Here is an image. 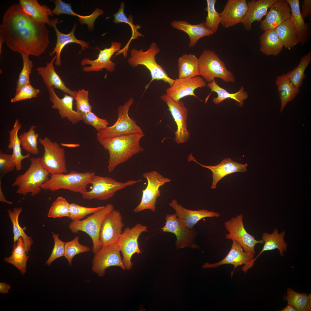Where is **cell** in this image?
Wrapping results in <instances>:
<instances>
[{
    "label": "cell",
    "mask_w": 311,
    "mask_h": 311,
    "mask_svg": "<svg viewBox=\"0 0 311 311\" xmlns=\"http://www.w3.org/2000/svg\"><path fill=\"white\" fill-rule=\"evenodd\" d=\"M45 24L35 21L26 14L19 3L14 4L4 13L0 32L11 50L38 57L50 43V32Z\"/></svg>",
    "instance_id": "cell-1"
},
{
    "label": "cell",
    "mask_w": 311,
    "mask_h": 311,
    "mask_svg": "<svg viewBox=\"0 0 311 311\" xmlns=\"http://www.w3.org/2000/svg\"><path fill=\"white\" fill-rule=\"evenodd\" d=\"M144 136L142 132L124 133L97 139L99 143L109 152L107 170L111 173L119 165L134 155L143 150L139 144Z\"/></svg>",
    "instance_id": "cell-2"
},
{
    "label": "cell",
    "mask_w": 311,
    "mask_h": 311,
    "mask_svg": "<svg viewBox=\"0 0 311 311\" xmlns=\"http://www.w3.org/2000/svg\"><path fill=\"white\" fill-rule=\"evenodd\" d=\"M160 52L157 44L153 42L148 49L145 51L142 49H132L130 56L128 59L129 64L132 67L139 65L145 66L150 71L151 79L145 87L148 88L153 80H162L169 84L170 86L173 84L175 80L168 76L165 69L156 62L155 56Z\"/></svg>",
    "instance_id": "cell-3"
},
{
    "label": "cell",
    "mask_w": 311,
    "mask_h": 311,
    "mask_svg": "<svg viewBox=\"0 0 311 311\" xmlns=\"http://www.w3.org/2000/svg\"><path fill=\"white\" fill-rule=\"evenodd\" d=\"M30 159L31 164L28 169L18 176L11 185L18 187L17 194L25 196L30 193L33 196L41 192V186L49 179L50 175L41 164L40 158L32 157Z\"/></svg>",
    "instance_id": "cell-4"
},
{
    "label": "cell",
    "mask_w": 311,
    "mask_h": 311,
    "mask_svg": "<svg viewBox=\"0 0 311 311\" xmlns=\"http://www.w3.org/2000/svg\"><path fill=\"white\" fill-rule=\"evenodd\" d=\"M95 175L94 172H81L73 170L66 174H52L41 187L42 189L52 191L65 189L82 194L87 191L88 185L91 183Z\"/></svg>",
    "instance_id": "cell-5"
},
{
    "label": "cell",
    "mask_w": 311,
    "mask_h": 311,
    "mask_svg": "<svg viewBox=\"0 0 311 311\" xmlns=\"http://www.w3.org/2000/svg\"><path fill=\"white\" fill-rule=\"evenodd\" d=\"M113 205L108 203L100 210L92 214L86 219L72 221L69 227L74 233L81 231L87 234L93 242L92 251L94 254L98 252L102 247L100 240V234L103 221L113 210Z\"/></svg>",
    "instance_id": "cell-6"
},
{
    "label": "cell",
    "mask_w": 311,
    "mask_h": 311,
    "mask_svg": "<svg viewBox=\"0 0 311 311\" xmlns=\"http://www.w3.org/2000/svg\"><path fill=\"white\" fill-rule=\"evenodd\" d=\"M198 58L200 75L207 82H211L216 78L225 82L235 81L233 73L214 51L205 49Z\"/></svg>",
    "instance_id": "cell-7"
},
{
    "label": "cell",
    "mask_w": 311,
    "mask_h": 311,
    "mask_svg": "<svg viewBox=\"0 0 311 311\" xmlns=\"http://www.w3.org/2000/svg\"><path fill=\"white\" fill-rule=\"evenodd\" d=\"M141 181L130 180L125 182H118L110 177L95 175L90 183L92 185V189L82 194V198L88 200H106L113 197L118 191L133 185Z\"/></svg>",
    "instance_id": "cell-8"
},
{
    "label": "cell",
    "mask_w": 311,
    "mask_h": 311,
    "mask_svg": "<svg viewBox=\"0 0 311 311\" xmlns=\"http://www.w3.org/2000/svg\"><path fill=\"white\" fill-rule=\"evenodd\" d=\"M38 141L44 149L43 156L40 158L44 168L50 175L67 173L64 149L48 137L39 138Z\"/></svg>",
    "instance_id": "cell-9"
},
{
    "label": "cell",
    "mask_w": 311,
    "mask_h": 311,
    "mask_svg": "<svg viewBox=\"0 0 311 311\" xmlns=\"http://www.w3.org/2000/svg\"><path fill=\"white\" fill-rule=\"evenodd\" d=\"M148 231L147 226L137 223L131 228L129 227L126 228L118 238L117 243L122 253L126 270L129 271L132 268V255L142 253L139 248L138 238L143 232Z\"/></svg>",
    "instance_id": "cell-10"
},
{
    "label": "cell",
    "mask_w": 311,
    "mask_h": 311,
    "mask_svg": "<svg viewBox=\"0 0 311 311\" xmlns=\"http://www.w3.org/2000/svg\"><path fill=\"white\" fill-rule=\"evenodd\" d=\"M147 180L146 188L142 190V195L140 203L133 210L137 213L148 209L155 212L158 198L160 196V188L171 179L164 177L156 171H152L143 174Z\"/></svg>",
    "instance_id": "cell-11"
},
{
    "label": "cell",
    "mask_w": 311,
    "mask_h": 311,
    "mask_svg": "<svg viewBox=\"0 0 311 311\" xmlns=\"http://www.w3.org/2000/svg\"><path fill=\"white\" fill-rule=\"evenodd\" d=\"M120 253L117 242L103 246L94 254L92 261V270L98 276L102 277L105 275L106 270L110 267L118 266L124 271L126 270Z\"/></svg>",
    "instance_id": "cell-12"
},
{
    "label": "cell",
    "mask_w": 311,
    "mask_h": 311,
    "mask_svg": "<svg viewBox=\"0 0 311 311\" xmlns=\"http://www.w3.org/2000/svg\"><path fill=\"white\" fill-rule=\"evenodd\" d=\"M243 219V215L240 214L224 222L225 227L229 233L225 235V238L236 241L244 251L255 254L256 244H263V241L255 239L253 236L248 233L244 228Z\"/></svg>",
    "instance_id": "cell-13"
},
{
    "label": "cell",
    "mask_w": 311,
    "mask_h": 311,
    "mask_svg": "<svg viewBox=\"0 0 311 311\" xmlns=\"http://www.w3.org/2000/svg\"><path fill=\"white\" fill-rule=\"evenodd\" d=\"M133 102V99L130 98L124 105L118 107L117 121L112 126L97 131V139L124 133L143 132L136 122L128 115L129 109Z\"/></svg>",
    "instance_id": "cell-14"
},
{
    "label": "cell",
    "mask_w": 311,
    "mask_h": 311,
    "mask_svg": "<svg viewBox=\"0 0 311 311\" xmlns=\"http://www.w3.org/2000/svg\"><path fill=\"white\" fill-rule=\"evenodd\" d=\"M165 219V225L161 229L164 232L172 233L175 235L176 237L175 244L177 249L199 248L195 242L197 235L195 229L188 228L182 225L175 213L167 214Z\"/></svg>",
    "instance_id": "cell-15"
},
{
    "label": "cell",
    "mask_w": 311,
    "mask_h": 311,
    "mask_svg": "<svg viewBox=\"0 0 311 311\" xmlns=\"http://www.w3.org/2000/svg\"><path fill=\"white\" fill-rule=\"evenodd\" d=\"M161 100L165 102L168 107L173 118L177 125L175 132L174 141L177 143L186 142L190 137V133L187 128V119L188 110L181 100L177 101L164 94L160 96Z\"/></svg>",
    "instance_id": "cell-16"
},
{
    "label": "cell",
    "mask_w": 311,
    "mask_h": 311,
    "mask_svg": "<svg viewBox=\"0 0 311 311\" xmlns=\"http://www.w3.org/2000/svg\"><path fill=\"white\" fill-rule=\"evenodd\" d=\"M122 44L120 42L113 41L111 46L103 50H100L98 58L91 60L88 58L84 59L81 61V65L84 66L89 65V66H84L82 70L86 72L99 71L105 69L109 72H113L115 69V63L112 62L111 58L113 54L120 50Z\"/></svg>",
    "instance_id": "cell-17"
},
{
    "label": "cell",
    "mask_w": 311,
    "mask_h": 311,
    "mask_svg": "<svg viewBox=\"0 0 311 311\" xmlns=\"http://www.w3.org/2000/svg\"><path fill=\"white\" fill-rule=\"evenodd\" d=\"M231 249L226 256L221 261L216 263L210 264L205 263L203 266L204 268L217 267L221 265L231 264L234 266L233 274L236 268L242 264V270L246 273L250 268L251 263L254 258V254L244 251L242 246L235 240H233Z\"/></svg>",
    "instance_id": "cell-18"
},
{
    "label": "cell",
    "mask_w": 311,
    "mask_h": 311,
    "mask_svg": "<svg viewBox=\"0 0 311 311\" xmlns=\"http://www.w3.org/2000/svg\"><path fill=\"white\" fill-rule=\"evenodd\" d=\"M124 225L120 212L113 210L104 220L101 226L100 240L102 246L117 242Z\"/></svg>",
    "instance_id": "cell-19"
},
{
    "label": "cell",
    "mask_w": 311,
    "mask_h": 311,
    "mask_svg": "<svg viewBox=\"0 0 311 311\" xmlns=\"http://www.w3.org/2000/svg\"><path fill=\"white\" fill-rule=\"evenodd\" d=\"M206 86L205 80L200 76L188 79L178 78L175 80L172 86L167 88L166 94L177 101L188 96H193L199 99L194 93L195 90Z\"/></svg>",
    "instance_id": "cell-20"
},
{
    "label": "cell",
    "mask_w": 311,
    "mask_h": 311,
    "mask_svg": "<svg viewBox=\"0 0 311 311\" xmlns=\"http://www.w3.org/2000/svg\"><path fill=\"white\" fill-rule=\"evenodd\" d=\"M169 205L174 209L177 217L183 226L189 229L194 228L197 222L206 217H218L220 215L213 211L204 209L192 210L184 207L179 204L176 199L172 200Z\"/></svg>",
    "instance_id": "cell-21"
},
{
    "label": "cell",
    "mask_w": 311,
    "mask_h": 311,
    "mask_svg": "<svg viewBox=\"0 0 311 311\" xmlns=\"http://www.w3.org/2000/svg\"><path fill=\"white\" fill-rule=\"evenodd\" d=\"M260 27L264 31L275 29L290 19L291 9L286 0H276L270 6Z\"/></svg>",
    "instance_id": "cell-22"
},
{
    "label": "cell",
    "mask_w": 311,
    "mask_h": 311,
    "mask_svg": "<svg viewBox=\"0 0 311 311\" xmlns=\"http://www.w3.org/2000/svg\"><path fill=\"white\" fill-rule=\"evenodd\" d=\"M50 21L52 26L54 28L56 32L57 40L55 46L53 51L49 54V56H51L56 54V58L54 63L56 66H60L61 65L60 59L61 52L65 46L68 44L71 43L78 44L81 47L82 51L85 50L89 47V42L78 39L75 37L74 32L77 27L76 23H75L73 24L72 29L70 33L65 34L59 31L56 26L57 24L60 22L58 18L50 19Z\"/></svg>",
    "instance_id": "cell-23"
},
{
    "label": "cell",
    "mask_w": 311,
    "mask_h": 311,
    "mask_svg": "<svg viewBox=\"0 0 311 311\" xmlns=\"http://www.w3.org/2000/svg\"><path fill=\"white\" fill-rule=\"evenodd\" d=\"M188 159L211 170L213 176L212 189H215L218 182L225 176L235 172H246L248 165L247 164H243L235 162L230 158L225 159L219 164L213 166L205 165L198 163L192 155L189 157Z\"/></svg>",
    "instance_id": "cell-24"
},
{
    "label": "cell",
    "mask_w": 311,
    "mask_h": 311,
    "mask_svg": "<svg viewBox=\"0 0 311 311\" xmlns=\"http://www.w3.org/2000/svg\"><path fill=\"white\" fill-rule=\"evenodd\" d=\"M50 95V99L53 104L52 108L57 109L62 119L67 118L73 124L82 120V115L73 109L74 98L65 94L62 98H59L56 93L54 88L52 86L47 88Z\"/></svg>",
    "instance_id": "cell-25"
},
{
    "label": "cell",
    "mask_w": 311,
    "mask_h": 311,
    "mask_svg": "<svg viewBox=\"0 0 311 311\" xmlns=\"http://www.w3.org/2000/svg\"><path fill=\"white\" fill-rule=\"evenodd\" d=\"M248 9L246 0H228L220 13L221 24L225 28L241 23Z\"/></svg>",
    "instance_id": "cell-26"
},
{
    "label": "cell",
    "mask_w": 311,
    "mask_h": 311,
    "mask_svg": "<svg viewBox=\"0 0 311 311\" xmlns=\"http://www.w3.org/2000/svg\"><path fill=\"white\" fill-rule=\"evenodd\" d=\"M56 58L55 55L49 62L47 63L45 67L37 68V73L41 76L43 83L47 88L52 86L54 88L60 90L65 94L70 95L75 100L77 91L72 90L67 87L56 71L54 63Z\"/></svg>",
    "instance_id": "cell-27"
},
{
    "label": "cell",
    "mask_w": 311,
    "mask_h": 311,
    "mask_svg": "<svg viewBox=\"0 0 311 311\" xmlns=\"http://www.w3.org/2000/svg\"><path fill=\"white\" fill-rule=\"evenodd\" d=\"M170 25L174 29L183 31L188 35L190 40L188 45L189 48L194 46L200 39L213 34L206 27L204 22L194 24L186 20H173L171 22Z\"/></svg>",
    "instance_id": "cell-28"
},
{
    "label": "cell",
    "mask_w": 311,
    "mask_h": 311,
    "mask_svg": "<svg viewBox=\"0 0 311 311\" xmlns=\"http://www.w3.org/2000/svg\"><path fill=\"white\" fill-rule=\"evenodd\" d=\"M276 0H252L247 2L248 9L241 23L245 29L250 30L252 23L255 21H260L266 15L269 8Z\"/></svg>",
    "instance_id": "cell-29"
},
{
    "label": "cell",
    "mask_w": 311,
    "mask_h": 311,
    "mask_svg": "<svg viewBox=\"0 0 311 311\" xmlns=\"http://www.w3.org/2000/svg\"><path fill=\"white\" fill-rule=\"evenodd\" d=\"M19 3L26 14L34 20L52 27L49 16L54 14L48 6L41 5L37 0H20Z\"/></svg>",
    "instance_id": "cell-30"
},
{
    "label": "cell",
    "mask_w": 311,
    "mask_h": 311,
    "mask_svg": "<svg viewBox=\"0 0 311 311\" xmlns=\"http://www.w3.org/2000/svg\"><path fill=\"white\" fill-rule=\"evenodd\" d=\"M52 1L55 4L54 8L52 10L54 14L59 15L65 14L78 16L81 24L82 25L87 24L89 30L91 31L94 30V23L96 20L104 13L103 10L97 8L89 15L81 16L76 13L72 10L70 3H65L62 0H52Z\"/></svg>",
    "instance_id": "cell-31"
},
{
    "label": "cell",
    "mask_w": 311,
    "mask_h": 311,
    "mask_svg": "<svg viewBox=\"0 0 311 311\" xmlns=\"http://www.w3.org/2000/svg\"><path fill=\"white\" fill-rule=\"evenodd\" d=\"M285 234V232L284 231L279 233L278 230L276 228L271 234L263 233L262 238L264 245L259 253L252 261L251 266H253L257 258L265 251L277 249L280 255L283 257V253L286 251L287 246V244L284 239Z\"/></svg>",
    "instance_id": "cell-32"
},
{
    "label": "cell",
    "mask_w": 311,
    "mask_h": 311,
    "mask_svg": "<svg viewBox=\"0 0 311 311\" xmlns=\"http://www.w3.org/2000/svg\"><path fill=\"white\" fill-rule=\"evenodd\" d=\"M275 82L280 101V112H282L287 103L296 97L300 88L295 87L285 73L276 77Z\"/></svg>",
    "instance_id": "cell-33"
},
{
    "label": "cell",
    "mask_w": 311,
    "mask_h": 311,
    "mask_svg": "<svg viewBox=\"0 0 311 311\" xmlns=\"http://www.w3.org/2000/svg\"><path fill=\"white\" fill-rule=\"evenodd\" d=\"M291 9L290 19L293 22L297 33L299 43L304 45L308 39L309 29L304 22L300 8L299 0H286Z\"/></svg>",
    "instance_id": "cell-34"
},
{
    "label": "cell",
    "mask_w": 311,
    "mask_h": 311,
    "mask_svg": "<svg viewBox=\"0 0 311 311\" xmlns=\"http://www.w3.org/2000/svg\"><path fill=\"white\" fill-rule=\"evenodd\" d=\"M207 86L210 88L211 91L205 100V103L207 101L209 96L212 92H216L217 96L213 98V101L216 105H218L225 99H232L235 100L239 103V105L242 106L244 100L247 99L248 97V94L244 90V87L242 86L240 90L235 93H230L224 89L219 86L215 80L210 83H208Z\"/></svg>",
    "instance_id": "cell-35"
},
{
    "label": "cell",
    "mask_w": 311,
    "mask_h": 311,
    "mask_svg": "<svg viewBox=\"0 0 311 311\" xmlns=\"http://www.w3.org/2000/svg\"><path fill=\"white\" fill-rule=\"evenodd\" d=\"M21 127V124L18 119H16L13 128L8 131L10 138L8 148L9 149H13L12 154L13 159L16 166V169L18 171L22 169V160L26 158H29L30 156L29 153L26 155H23L21 153V144L18 134V131Z\"/></svg>",
    "instance_id": "cell-36"
},
{
    "label": "cell",
    "mask_w": 311,
    "mask_h": 311,
    "mask_svg": "<svg viewBox=\"0 0 311 311\" xmlns=\"http://www.w3.org/2000/svg\"><path fill=\"white\" fill-rule=\"evenodd\" d=\"M260 50L267 56H277L282 51L283 45L274 29L268 30L259 37Z\"/></svg>",
    "instance_id": "cell-37"
},
{
    "label": "cell",
    "mask_w": 311,
    "mask_h": 311,
    "mask_svg": "<svg viewBox=\"0 0 311 311\" xmlns=\"http://www.w3.org/2000/svg\"><path fill=\"white\" fill-rule=\"evenodd\" d=\"M124 3L121 2L118 11L113 15L114 18L113 21L115 24L120 23L127 24L131 29L132 33L130 39L125 46L117 52L116 54L117 56L123 53L124 57H126L128 55L127 51L131 41L132 39H138L140 37H144L145 36L138 31V29L141 27V25L139 24L135 25L133 23L132 16L131 15H129L128 17L126 16L124 12Z\"/></svg>",
    "instance_id": "cell-38"
},
{
    "label": "cell",
    "mask_w": 311,
    "mask_h": 311,
    "mask_svg": "<svg viewBox=\"0 0 311 311\" xmlns=\"http://www.w3.org/2000/svg\"><path fill=\"white\" fill-rule=\"evenodd\" d=\"M27 254L22 239L20 237L14 243L11 255L4 257L3 260L16 267L24 276L26 272V263L29 257Z\"/></svg>",
    "instance_id": "cell-39"
},
{
    "label": "cell",
    "mask_w": 311,
    "mask_h": 311,
    "mask_svg": "<svg viewBox=\"0 0 311 311\" xmlns=\"http://www.w3.org/2000/svg\"><path fill=\"white\" fill-rule=\"evenodd\" d=\"M178 78L188 79L200 75L198 58L194 54H184L178 60Z\"/></svg>",
    "instance_id": "cell-40"
},
{
    "label": "cell",
    "mask_w": 311,
    "mask_h": 311,
    "mask_svg": "<svg viewBox=\"0 0 311 311\" xmlns=\"http://www.w3.org/2000/svg\"><path fill=\"white\" fill-rule=\"evenodd\" d=\"M274 29L283 47L286 48L290 50L299 43L297 31L290 19Z\"/></svg>",
    "instance_id": "cell-41"
},
{
    "label": "cell",
    "mask_w": 311,
    "mask_h": 311,
    "mask_svg": "<svg viewBox=\"0 0 311 311\" xmlns=\"http://www.w3.org/2000/svg\"><path fill=\"white\" fill-rule=\"evenodd\" d=\"M22 210V208L19 207H14L12 211L10 209L7 210V211L13 225L14 242L17 241L19 238L21 237L26 252L28 254L31 250L33 242L32 238L25 233L19 224L18 216Z\"/></svg>",
    "instance_id": "cell-42"
},
{
    "label": "cell",
    "mask_w": 311,
    "mask_h": 311,
    "mask_svg": "<svg viewBox=\"0 0 311 311\" xmlns=\"http://www.w3.org/2000/svg\"><path fill=\"white\" fill-rule=\"evenodd\" d=\"M287 295L283 299L288 304L293 306L297 311L311 310V294L297 293L288 287Z\"/></svg>",
    "instance_id": "cell-43"
},
{
    "label": "cell",
    "mask_w": 311,
    "mask_h": 311,
    "mask_svg": "<svg viewBox=\"0 0 311 311\" xmlns=\"http://www.w3.org/2000/svg\"><path fill=\"white\" fill-rule=\"evenodd\" d=\"M311 61V52H309L301 58L296 67L286 74L287 77L296 87L299 88L306 77L305 72Z\"/></svg>",
    "instance_id": "cell-44"
},
{
    "label": "cell",
    "mask_w": 311,
    "mask_h": 311,
    "mask_svg": "<svg viewBox=\"0 0 311 311\" xmlns=\"http://www.w3.org/2000/svg\"><path fill=\"white\" fill-rule=\"evenodd\" d=\"M37 127L33 125L28 131L24 132L19 136L23 149L28 153L35 155H37L39 153L37 140L38 134L35 133V130Z\"/></svg>",
    "instance_id": "cell-45"
},
{
    "label": "cell",
    "mask_w": 311,
    "mask_h": 311,
    "mask_svg": "<svg viewBox=\"0 0 311 311\" xmlns=\"http://www.w3.org/2000/svg\"><path fill=\"white\" fill-rule=\"evenodd\" d=\"M216 0H207V7L205 9L207 14L205 22H204L206 27L215 33L218 31L221 19L220 13L216 10Z\"/></svg>",
    "instance_id": "cell-46"
},
{
    "label": "cell",
    "mask_w": 311,
    "mask_h": 311,
    "mask_svg": "<svg viewBox=\"0 0 311 311\" xmlns=\"http://www.w3.org/2000/svg\"><path fill=\"white\" fill-rule=\"evenodd\" d=\"M79 237L75 236L72 240L65 242V257L67 260L69 265L71 266L72 260L75 255L80 253L89 252L90 248L81 244L79 242Z\"/></svg>",
    "instance_id": "cell-47"
},
{
    "label": "cell",
    "mask_w": 311,
    "mask_h": 311,
    "mask_svg": "<svg viewBox=\"0 0 311 311\" xmlns=\"http://www.w3.org/2000/svg\"><path fill=\"white\" fill-rule=\"evenodd\" d=\"M23 61V67L16 82V93L25 85L30 83V75L33 67V63L29 59V55L24 52L20 53Z\"/></svg>",
    "instance_id": "cell-48"
},
{
    "label": "cell",
    "mask_w": 311,
    "mask_h": 311,
    "mask_svg": "<svg viewBox=\"0 0 311 311\" xmlns=\"http://www.w3.org/2000/svg\"><path fill=\"white\" fill-rule=\"evenodd\" d=\"M70 204L63 197H58L50 207L47 215L48 217L53 218L69 217Z\"/></svg>",
    "instance_id": "cell-49"
},
{
    "label": "cell",
    "mask_w": 311,
    "mask_h": 311,
    "mask_svg": "<svg viewBox=\"0 0 311 311\" xmlns=\"http://www.w3.org/2000/svg\"><path fill=\"white\" fill-rule=\"evenodd\" d=\"M104 206L95 207H88L79 205L76 203L70 204L69 216L73 221H78L89 215L92 214L103 208Z\"/></svg>",
    "instance_id": "cell-50"
},
{
    "label": "cell",
    "mask_w": 311,
    "mask_h": 311,
    "mask_svg": "<svg viewBox=\"0 0 311 311\" xmlns=\"http://www.w3.org/2000/svg\"><path fill=\"white\" fill-rule=\"evenodd\" d=\"M88 91L84 89L77 91L76 100V111L81 115L92 112V107L89 102Z\"/></svg>",
    "instance_id": "cell-51"
},
{
    "label": "cell",
    "mask_w": 311,
    "mask_h": 311,
    "mask_svg": "<svg viewBox=\"0 0 311 311\" xmlns=\"http://www.w3.org/2000/svg\"><path fill=\"white\" fill-rule=\"evenodd\" d=\"M40 90L34 88L30 83L23 86L18 92L11 99L12 103L16 102L26 99L37 97L39 93Z\"/></svg>",
    "instance_id": "cell-52"
},
{
    "label": "cell",
    "mask_w": 311,
    "mask_h": 311,
    "mask_svg": "<svg viewBox=\"0 0 311 311\" xmlns=\"http://www.w3.org/2000/svg\"><path fill=\"white\" fill-rule=\"evenodd\" d=\"M58 234H53L54 245L50 255L45 263V265L49 266L56 259L64 256L65 242L61 240Z\"/></svg>",
    "instance_id": "cell-53"
},
{
    "label": "cell",
    "mask_w": 311,
    "mask_h": 311,
    "mask_svg": "<svg viewBox=\"0 0 311 311\" xmlns=\"http://www.w3.org/2000/svg\"><path fill=\"white\" fill-rule=\"evenodd\" d=\"M82 120L84 122L94 127L99 131L108 126L109 123L105 119L100 118L92 112L82 115Z\"/></svg>",
    "instance_id": "cell-54"
},
{
    "label": "cell",
    "mask_w": 311,
    "mask_h": 311,
    "mask_svg": "<svg viewBox=\"0 0 311 311\" xmlns=\"http://www.w3.org/2000/svg\"><path fill=\"white\" fill-rule=\"evenodd\" d=\"M16 168L12 154L4 153L0 150V178L6 174L13 171Z\"/></svg>",
    "instance_id": "cell-55"
},
{
    "label": "cell",
    "mask_w": 311,
    "mask_h": 311,
    "mask_svg": "<svg viewBox=\"0 0 311 311\" xmlns=\"http://www.w3.org/2000/svg\"><path fill=\"white\" fill-rule=\"evenodd\" d=\"M301 15L304 19L311 13V0H304L301 5Z\"/></svg>",
    "instance_id": "cell-56"
},
{
    "label": "cell",
    "mask_w": 311,
    "mask_h": 311,
    "mask_svg": "<svg viewBox=\"0 0 311 311\" xmlns=\"http://www.w3.org/2000/svg\"><path fill=\"white\" fill-rule=\"evenodd\" d=\"M11 288V286L6 282L0 283V293L2 294L8 293Z\"/></svg>",
    "instance_id": "cell-57"
},
{
    "label": "cell",
    "mask_w": 311,
    "mask_h": 311,
    "mask_svg": "<svg viewBox=\"0 0 311 311\" xmlns=\"http://www.w3.org/2000/svg\"><path fill=\"white\" fill-rule=\"evenodd\" d=\"M2 178H0V201L1 202H6L9 204H12L13 202L7 200H6L5 197L3 193L1 187V180Z\"/></svg>",
    "instance_id": "cell-58"
},
{
    "label": "cell",
    "mask_w": 311,
    "mask_h": 311,
    "mask_svg": "<svg viewBox=\"0 0 311 311\" xmlns=\"http://www.w3.org/2000/svg\"><path fill=\"white\" fill-rule=\"evenodd\" d=\"M280 311H297L295 308L292 305L288 304L287 306Z\"/></svg>",
    "instance_id": "cell-59"
},
{
    "label": "cell",
    "mask_w": 311,
    "mask_h": 311,
    "mask_svg": "<svg viewBox=\"0 0 311 311\" xmlns=\"http://www.w3.org/2000/svg\"><path fill=\"white\" fill-rule=\"evenodd\" d=\"M5 38L3 34L0 32V54L2 52V45L3 43L5 42Z\"/></svg>",
    "instance_id": "cell-60"
}]
</instances>
